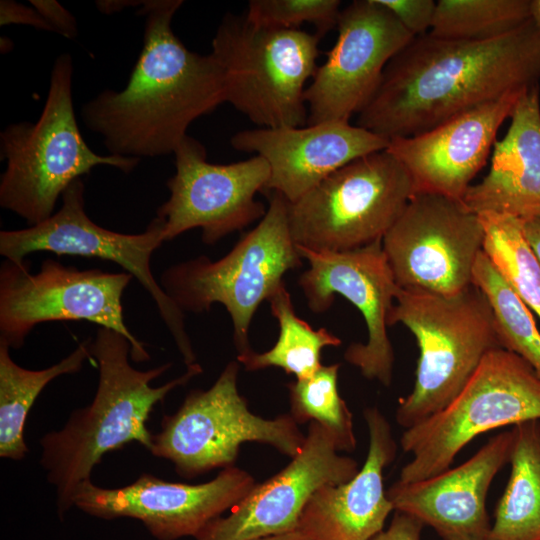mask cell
<instances>
[{"label":"cell","mask_w":540,"mask_h":540,"mask_svg":"<svg viewBox=\"0 0 540 540\" xmlns=\"http://www.w3.org/2000/svg\"><path fill=\"white\" fill-rule=\"evenodd\" d=\"M539 79L540 31L531 18L483 41L425 33L389 61L356 125L388 140L415 136Z\"/></svg>","instance_id":"6da1fadb"},{"label":"cell","mask_w":540,"mask_h":540,"mask_svg":"<svg viewBox=\"0 0 540 540\" xmlns=\"http://www.w3.org/2000/svg\"><path fill=\"white\" fill-rule=\"evenodd\" d=\"M182 0H148L143 47L122 90L106 89L81 109L85 126L108 152L123 157L174 153L199 117L225 102L223 71L209 53L189 50L172 20Z\"/></svg>","instance_id":"7a4b0ae2"},{"label":"cell","mask_w":540,"mask_h":540,"mask_svg":"<svg viewBox=\"0 0 540 540\" xmlns=\"http://www.w3.org/2000/svg\"><path fill=\"white\" fill-rule=\"evenodd\" d=\"M90 351L99 371L94 399L88 406L74 410L63 428L40 439V463L47 480L56 488L60 517L73 507L77 487L91 480L94 467L106 453L134 441L149 451L153 434L146 423L154 407L172 390L203 372L196 362L187 366L181 376L152 387L150 383L172 364L146 371L135 369L129 362V340L105 327L97 329Z\"/></svg>","instance_id":"3957f363"},{"label":"cell","mask_w":540,"mask_h":540,"mask_svg":"<svg viewBox=\"0 0 540 540\" xmlns=\"http://www.w3.org/2000/svg\"><path fill=\"white\" fill-rule=\"evenodd\" d=\"M73 61L59 55L51 69L46 102L36 122L9 124L0 133V206L22 217L29 226L54 214L67 187L94 167L105 165L132 172L140 159L99 155L85 142L72 98Z\"/></svg>","instance_id":"277c9868"},{"label":"cell","mask_w":540,"mask_h":540,"mask_svg":"<svg viewBox=\"0 0 540 540\" xmlns=\"http://www.w3.org/2000/svg\"><path fill=\"white\" fill-rule=\"evenodd\" d=\"M396 323L412 332L419 347L413 389L395 414L405 429L448 405L483 358L502 347L491 305L474 284L451 296L399 288L388 316V326Z\"/></svg>","instance_id":"5b68a950"},{"label":"cell","mask_w":540,"mask_h":540,"mask_svg":"<svg viewBox=\"0 0 540 540\" xmlns=\"http://www.w3.org/2000/svg\"><path fill=\"white\" fill-rule=\"evenodd\" d=\"M302 259L290 232L288 201L270 192L264 217L226 255L218 260L200 255L174 264L162 272L160 285L182 312L202 313L222 304L233 324L238 355H244L253 350L248 333L259 305Z\"/></svg>","instance_id":"8992f818"},{"label":"cell","mask_w":540,"mask_h":540,"mask_svg":"<svg viewBox=\"0 0 540 540\" xmlns=\"http://www.w3.org/2000/svg\"><path fill=\"white\" fill-rule=\"evenodd\" d=\"M319 41L317 33L227 13L211 51L223 71L225 102L260 128L305 126V85L317 70Z\"/></svg>","instance_id":"52a82bcc"},{"label":"cell","mask_w":540,"mask_h":540,"mask_svg":"<svg viewBox=\"0 0 540 540\" xmlns=\"http://www.w3.org/2000/svg\"><path fill=\"white\" fill-rule=\"evenodd\" d=\"M528 420H540V376L517 354L493 349L448 405L405 429L400 444L412 459L398 481L439 474L478 435Z\"/></svg>","instance_id":"ba28073f"},{"label":"cell","mask_w":540,"mask_h":540,"mask_svg":"<svg viewBox=\"0 0 540 540\" xmlns=\"http://www.w3.org/2000/svg\"><path fill=\"white\" fill-rule=\"evenodd\" d=\"M413 195L407 170L391 153L364 155L288 202L293 241L317 252L369 245L383 239Z\"/></svg>","instance_id":"9c48e42d"},{"label":"cell","mask_w":540,"mask_h":540,"mask_svg":"<svg viewBox=\"0 0 540 540\" xmlns=\"http://www.w3.org/2000/svg\"><path fill=\"white\" fill-rule=\"evenodd\" d=\"M239 369L238 361H230L210 388L191 390L174 414L163 416L149 452L172 462L179 476L235 466L246 442L270 445L290 458L302 449L306 435L290 413L266 419L249 410L238 391Z\"/></svg>","instance_id":"30bf717a"},{"label":"cell","mask_w":540,"mask_h":540,"mask_svg":"<svg viewBox=\"0 0 540 540\" xmlns=\"http://www.w3.org/2000/svg\"><path fill=\"white\" fill-rule=\"evenodd\" d=\"M30 262L5 259L0 267V341L20 349L39 324L88 321L119 332L130 344L132 361L150 359L144 343L124 322L122 296L134 278L130 273L80 270L47 258L31 273Z\"/></svg>","instance_id":"8fae6325"},{"label":"cell","mask_w":540,"mask_h":540,"mask_svg":"<svg viewBox=\"0 0 540 540\" xmlns=\"http://www.w3.org/2000/svg\"><path fill=\"white\" fill-rule=\"evenodd\" d=\"M82 179L72 182L62 194L60 209L47 220L27 228L0 231V255L22 263L35 252L95 257L120 265L130 273L155 302L186 366L196 363V354L185 326L184 312L165 293L152 273L151 257L164 241L163 221L155 217L137 234L119 233L97 225L85 210Z\"/></svg>","instance_id":"7c38bea8"},{"label":"cell","mask_w":540,"mask_h":540,"mask_svg":"<svg viewBox=\"0 0 540 540\" xmlns=\"http://www.w3.org/2000/svg\"><path fill=\"white\" fill-rule=\"evenodd\" d=\"M483 241L479 216L462 201L415 193L382 248L401 289L451 296L472 284Z\"/></svg>","instance_id":"4fadbf2b"},{"label":"cell","mask_w":540,"mask_h":540,"mask_svg":"<svg viewBox=\"0 0 540 540\" xmlns=\"http://www.w3.org/2000/svg\"><path fill=\"white\" fill-rule=\"evenodd\" d=\"M173 154L176 171L167 181L170 196L156 214L164 223V241L200 228L203 243L211 246L264 217L267 210L255 199L270 178L263 157L210 163L204 145L189 135Z\"/></svg>","instance_id":"5bb4252c"},{"label":"cell","mask_w":540,"mask_h":540,"mask_svg":"<svg viewBox=\"0 0 540 540\" xmlns=\"http://www.w3.org/2000/svg\"><path fill=\"white\" fill-rule=\"evenodd\" d=\"M337 39L305 90L308 125L349 122L376 92L389 61L414 36L378 0L340 11Z\"/></svg>","instance_id":"9a60e30c"},{"label":"cell","mask_w":540,"mask_h":540,"mask_svg":"<svg viewBox=\"0 0 540 540\" xmlns=\"http://www.w3.org/2000/svg\"><path fill=\"white\" fill-rule=\"evenodd\" d=\"M309 268L299 277L308 308L323 313L339 294L362 314L366 343H352L344 359L370 380L384 386L392 382L394 352L387 334L388 316L399 286L389 267L382 240L343 252H317L297 246Z\"/></svg>","instance_id":"2e32d148"},{"label":"cell","mask_w":540,"mask_h":540,"mask_svg":"<svg viewBox=\"0 0 540 540\" xmlns=\"http://www.w3.org/2000/svg\"><path fill=\"white\" fill-rule=\"evenodd\" d=\"M254 477L236 466L221 469L206 483L168 482L148 473L119 488L81 483L73 506L105 520L121 517L141 521L158 540L195 537L210 521L231 510L256 485Z\"/></svg>","instance_id":"e0dca14e"},{"label":"cell","mask_w":540,"mask_h":540,"mask_svg":"<svg viewBox=\"0 0 540 540\" xmlns=\"http://www.w3.org/2000/svg\"><path fill=\"white\" fill-rule=\"evenodd\" d=\"M330 433L310 422L305 442L290 463L256 484L227 516L210 521L196 540H254L296 531L300 516L321 487L341 484L359 471L351 457L340 455Z\"/></svg>","instance_id":"ac0fdd59"},{"label":"cell","mask_w":540,"mask_h":540,"mask_svg":"<svg viewBox=\"0 0 540 540\" xmlns=\"http://www.w3.org/2000/svg\"><path fill=\"white\" fill-rule=\"evenodd\" d=\"M526 89L511 91L424 133L390 139L386 150L407 170L414 194L462 201L484 167L499 128Z\"/></svg>","instance_id":"d6986e66"},{"label":"cell","mask_w":540,"mask_h":540,"mask_svg":"<svg viewBox=\"0 0 540 540\" xmlns=\"http://www.w3.org/2000/svg\"><path fill=\"white\" fill-rule=\"evenodd\" d=\"M230 143L238 151L263 157L270 168L264 191L293 203L351 161L387 149L389 140L349 122L330 121L247 129L235 133Z\"/></svg>","instance_id":"ffe728a7"},{"label":"cell","mask_w":540,"mask_h":540,"mask_svg":"<svg viewBox=\"0 0 540 540\" xmlns=\"http://www.w3.org/2000/svg\"><path fill=\"white\" fill-rule=\"evenodd\" d=\"M512 441V429L501 432L454 468L415 482L396 481L386 490L394 511L416 517L442 540H486L491 527L487 493L509 463Z\"/></svg>","instance_id":"44dd1931"},{"label":"cell","mask_w":540,"mask_h":540,"mask_svg":"<svg viewBox=\"0 0 540 540\" xmlns=\"http://www.w3.org/2000/svg\"><path fill=\"white\" fill-rule=\"evenodd\" d=\"M363 415L369 432L366 460L349 481L325 485L311 496L297 528L309 540H371L394 511L383 478L397 452L392 428L377 407Z\"/></svg>","instance_id":"7402d4cb"},{"label":"cell","mask_w":540,"mask_h":540,"mask_svg":"<svg viewBox=\"0 0 540 540\" xmlns=\"http://www.w3.org/2000/svg\"><path fill=\"white\" fill-rule=\"evenodd\" d=\"M505 136L493 146L487 175L470 185L462 203L475 214L527 220L540 215L539 86L526 89L510 115Z\"/></svg>","instance_id":"603a6c76"},{"label":"cell","mask_w":540,"mask_h":540,"mask_svg":"<svg viewBox=\"0 0 540 540\" xmlns=\"http://www.w3.org/2000/svg\"><path fill=\"white\" fill-rule=\"evenodd\" d=\"M512 432L511 472L486 540H540V420Z\"/></svg>","instance_id":"cb8c5ba5"},{"label":"cell","mask_w":540,"mask_h":540,"mask_svg":"<svg viewBox=\"0 0 540 540\" xmlns=\"http://www.w3.org/2000/svg\"><path fill=\"white\" fill-rule=\"evenodd\" d=\"M88 338L58 363L41 370L16 364L10 347L0 341V457L22 460L29 449L24 440V426L34 402L55 378L76 374L91 357Z\"/></svg>","instance_id":"d4e9b609"},{"label":"cell","mask_w":540,"mask_h":540,"mask_svg":"<svg viewBox=\"0 0 540 540\" xmlns=\"http://www.w3.org/2000/svg\"><path fill=\"white\" fill-rule=\"evenodd\" d=\"M273 317L279 325L275 345L266 352L251 350L237 355V361L247 371L276 367L292 374L295 379L313 375L321 366V351L328 346H339L341 339L326 328L313 329L295 312L290 293L283 283L268 300Z\"/></svg>","instance_id":"484cf974"},{"label":"cell","mask_w":540,"mask_h":540,"mask_svg":"<svg viewBox=\"0 0 540 540\" xmlns=\"http://www.w3.org/2000/svg\"><path fill=\"white\" fill-rule=\"evenodd\" d=\"M478 216L484 229L483 252L540 318V262L524 236L522 221L496 213Z\"/></svg>","instance_id":"4316f807"},{"label":"cell","mask_w":540,"mask_h":540,"mask_svg":"<svg viewBox=\"0 0 540 540\" xmlns=\"http://www.w3.org/2000/svg\"><path fill=\"white\" fill-rule=\"evenodd\" d=\"M472 284L491 305L501 346L523 358L540 376V331L532 313L483 251L474 265Z\"/></svg>","instance_id":"83f0119b"},{"label":"cell","mask_w":540,"mask_h":540,"mask_svg":"<svg viewBox=\"0 0 540 540\" xmlns=\"http://www.w3.org/2000/svg\"><path fill=\"white\" fill-rule=\"evenodd\" d=\"M530 19V0H439L430 34L450 40L500 37Z\"/></svg>","instance_id":"f1b7e54d"},{"label":"cell","mask_w":540,"mask_h":540,"mask_svg":"<svg viewBox=\"0 0 540 540\" xmlns=\"http://www.w3.org/2000/svg\"><path fill=\"white\" fill-rule=\"evenodd\" d=\"M339 368V364L322 365L310 377L290 382V415L297 424H320L340 452H351L356 447L353 416L338 391Z\"/></svg>","instance_id":"f546056e"},{"label":"cell","mask_w":540,"mask_h":540,"mask_svg":"<svg viewBox=\"0 0 540 540\" xmlns=\"http://www.w3.org/2000/svg\"><path fill=\"white\" fill-rule=\"evenodd\" d=\"M339 0H251L245 17L252 23L278 29H299L312 24L321 37L336 28Z\"/></svg>","instance_id":"4dcf8cb0"},{"label":"cell","mask_w":540,"mask_h":540,"mask_svg":"<svg viewBox=\"0 0 540 540\" xmlns=\"http://www.w3.org/2000/svg\"><path fill=\"white\" fill-rule=\"evenodd\" d=\"M414 37L431 29L436 2L433 0H378Z\"/></svg>","instance_id":"1f68e13d"},{"label":"cell","mask_w":540,"mask_h":540,"mask_svg":"<svg viewBox=\"0 0 540 540\" xmlns=\"http://www.w3.org/2000/svg\"><path fill=\"white\" fill-rule=\"evenodd\" d=\"M41 16L49 23L55 33L68 39L78 35L75 17L55 0H30Z\"/></svg>","instance_id":"d6a6232c"},{"label":"cell","mask_w":540,"mask_h":540,"mask_svg":"<svg viewBox=\"0 0 540 540\" xmlns=\"http://www.w3.org/2000/svg\"><path fill=\"white\" fill-rule=\"evenodd\" d=\"M0 24H25L43 31L54 32L34 7L31 8L12 0H1Z\"/></svg>","instance_id":"836d02e7"},{"label":"cell","mask_w":540,"mask_h":540,"mask_svg":"<svg viewBox=\"0 0 540 540\" xmlns=\"http://www.w3.org/2000/svg\"><path fill=\"white\" fill-rule=\"evenodd\" d=\"M423 526L416 517L395 511L389 527L371 540H421Z\"/></svg>","instance_id":"e575fe53"},{"label":"cell","mask_w":540,"mask_h":540,"mask_svg":"<svg viewBox=\"0 0 540 540\" xmlns=\"http://www.w3.org/2000/svg\"><path fill=\"white\" fill-rule=\"evenodd\" d=\"M521 221L524 236L540 262V215Z\"/></svg>","instance_id":"d590c367"},{"label":"cell","mask_w":540,"mask_h":540,"mask_svg":"<svg viewBox=\"0 0 540 540\" xmlns=\"http://www.w3.org/2000/svg\"><path fill=\"white\" fill-rule=\"evenodd\" d=\"M145 1H126V0H101L96 2V6L101 13L112 14L122 11L125 8L132 6H142Z\"/></svg>","instance_id":"8d00e7d4"},{"label":"cell","mask_w":540,"mask_h":540,"mask_svg":"<svg viewBox=\"0 0 540 540\" xmlns=\"http://www.w3.org/2000/svg\"><path fill=\"white\" fill-rule=\"evenodd\" d=\"M254 540H309V539L306 536H304L301 532L296 530V531H292L288 533L257 538Z\"/></svg>","instance_id":"74e56055"},{"label":"cell","mask_w":540,"mask_h":540,"mask_svg":"<svg viewBox=\"0 0 540 540\" xmlns=\"http://www.w3.org/2000/svg\"><path fill=\"white\" fill-rule=\"evenodd\" d=\"M530 18L540 31V0H530Z\"/></svg>","instance_id":"f35d334b"}]
</instances>
